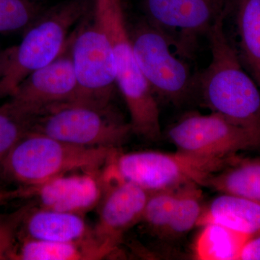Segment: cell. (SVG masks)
I'll return each mask as SVG.
<instances>
[{
    "label": "cell",
    "mask_w": 260,
    "mask_h": 260,
    "mask_svg": "<svg viewBox=\"0 0 260 260\" xmlns=\"http://www.w3.org/2000/svg\"><path fill=\"white\" fill-rule=\"evenodd\" d=\"M13 259L15 260H93L104 259L112 251L95 237L80 242H47L20 239Z\"/></svg>",
    "instance_id": "obj_16"
},
{
    "label": "cell",
    "mask_w": 260,
    "mask_h": 260,
    "mask_svg": "<svg viewBox=\"0 0 260 260\" xmlns=\"http://www.w3.org/2000/svg\"><path fill=\"white\" fill-rule=\"evenodd\" d=\"M87 5L70 1L41 15L10 55L0 76V99L10 97L27 77L55 60L68 45L72 27L86 13Z\"/></svg>",
    "instance_id": "obj_4"
},
{
    "label": "cell",
    "mask_w": 260,
    "mask_h": 260,
    "mask_svg": "<svg viewBox=\"0 0 260 260\" xmlns=\"http://www.w3.org/2000/svg\"><path fill=\"white\" fill-rule=\"evenodd\" d=\"M137 61L154 94L175 105L182 104L196 88L188 65L178 58L175 42L155 25H145L131 39Z\"/></svg>",
    "instance_id": "obj_7"
},
{
    "label": "cell",
    "mask_w": 260,
    "mask_h": 260,
    "mask_svg": "<svg viewBox=\"0 0 260 260\" xmlns=\"http://www.w3.org/2000/svg\"><path fill=\"white\" fill-rule=\"evenodd\" d=\"M109 106L77 101L56 104L34 119L30 131L78 146L118 149L133 133Z\"/></svg>",
    "instance_id": "obj_6"
},
{
    "label": "cell",
    "mask_w": 260,
    "mask_h": 260,
    "mask_svg": "<svg viewBox=\"0 0 260 260\" xmlns=\"http://www.w3.org/2000/svg\"><path fill=\"white\" fill-rule=\"evenodd\" d=\"M80 214L46 209L32 205L24 219L20 239L47 242H80L92 237L90 229Z\"/></svg>",
    "instance_id": "obj_14"
},
{
    "label": "cell",
    "mask_w": 260,
    "mask_h": 260,
    "mask_svg": "<svg viewBox=\"0 0 260 260\" xmlns=\"http://www.w3.org/2000/svg\"><path fill=\"white\" fill-rule=\"evenodd\" d=\"M103 169L68 173L42 184L11 191V198H31L39 208L85 215L96 208L104 192Z\"/></svg>",
    "instance_id": "obj_12"
},
{
    "label": "cell",
    "mask_w": 260,
    "mask_h": 260,
    "mask_svg": "<svg viewBox=\"0 0 260 260\" xmlns=\"http://www.w3.org/2000/svg\"><path fill=\"white\" fill-rule=\"evenodd\" d=\"M225 14L207 32L211 61L195 78V88L211 112L260 137V92L228 40L223 30Z\"/></svg>",
    "instance_id": "obj_1"
},
{
    "label": "cell",
    "mask_w": 260,
    "mask_h": 260,
    "mask_svg": "<svg viewBox=\"0 0 260 260\" xmlns=\"http://www.w3.org/2000/svg\"><path fill=\"white\" fill-rule=\"evenodd\" d=\"M217 223L253 237L260 235V203L221 194L203 207L197 226Z\"/></svg>",
    "instance_id": "obj_15"
},
{
    "label": "cell",
    "mask_w": 260,
    "mask_h": 260,
    "mask_svg": "<svg viewBox=\"0 0 260 260\" xmlns=\"http://www.w3.org/2000/svg\"><path fill=\"white\" fill-rule=\"evenodd\" d=\"M32 205L29 203L13 213L0 215V260L13 259L22 224Z\"/></svg>",
    "instance_id": "obj_24"
},
{
    "label": "cell",
    "mask_w": 260,
    "mask_h": 260,
    "mask_svg": "<svg viewBox=\"0 0 260 260\" xmlns=\"http://www.w3.org/2000/svg\"><path fill=\"white\" fill-rule=\"evenodd\" d=\"M77 82V102L110 105L116 83V62L110 39L93 18L73 34L70 43Z\"/></svg>",
    "instance_id": "obj_8"
},
{
    "label": "cell",
    "mask_w": 260,
    "mask_h": 260,
    "mask_svg": "<svg viewBox=\"0 0 260 260\" xmlns=\"http://www.w3.org/2000/svg\"><path fill=\"white\" fill-rule=\"evenodd\" d=\"M237 260H260V235L249 238L246 241Z\"/></svg>",
    "instance_id": "obj_25"
},
{
    "label": "cell",
    "mask_w": 260,
    "mask_h": 260,
    "mask_svg": "<svg viewBox=\"0 0 260 260\" xmlns=\"http://www.w3.org/2000/svg\"><path fill=\"white\" fill-rule=\"evenodd\" d=\"M40 16L41 6L34 0H0V34L28 28Z\"/></svg>",
    "instance_id": "obj_22"
},
{
    "label": "cell",
    "mask_w": 260,
    "mask_h": 260,
    "mask_svg": "<svg viewBox=\"0 0 260 260\" xmlns=\"http://www.w3.org/2000/svg\"><path fill=\"white\" fill-rule=\"evenodd\" d=\"M93 18L112 42L116 83L130 116L132 133L150 141L161 138L156 99L135 57L121 0H95Z\"/></svg>",
    "instance_id": "obj_2"
},
{
    "label": "cell",
    "mask_w": 260,
    "mask_h": 260,
    "mask_svg": "<svg viewBox=\"0 0 260 260\" xmlns=\"http://www.w3.org/2000/svg\"><path fill=\"white\" fill-rule=\"evenodd\" d=\"M104 189L99 207L95 237L112 251L126 232L142 221L150 193L118 177L110 164L103 170Z\"/></svg>",
    "instance_id": "obj_10"
},
{
    "label": "cell",
    "mask_w": 260,
    "mask_h": 260,
    "mask_svg": "<svg viewBox=\"0 0 260 260\" xmlns=\"http://www.w3.org/2000/svg\"><path fill=\"white\" fill-rule=\"evenodd\" d=\"M195 244L199 259L237 260L241 249L251 238L217 223L203 225Z\"/></svg>",
    "instance_id": "obj_18"
},
{
    "label": "cell",
    "mask_w": 260,
    "mask_h": 260,
    "mask_svg": "<svg viewBox=\"0 0 260 260\" xmlns=\"http://www.w3.org/2000/svg\"><path fill=\"white\" fill-rule=\"evenodd\" d=\"M237 25L243 59L260 85V0H239Z\"/></svg>",
    "instance_id": "obj_19"
},
{
    "label": "cell",
    "mask_w": 260,
    "mask_h": 260,
    "mask_svg": "<svg viewBox=\"0 0 260 260\" xmlns=\"http://www.w3.org/2000/svg\"><path fill=\"white\" fill-rule=\"evenodd\" d=\"M202 186L260 203V158L237 157L230 165L205 179Z\"/></svg>",
    "instance_id": "obj_17"
},
{
    "label": "cell",
    "mask_w": 260,
    "mask_h": 260,
    "mask_svg": "<svg viewBox=\"0 0 260 260\" xmlns=\"http://www.w3.org/2000/svg\"><path fill=\"white\" fill-rule=\"evenodd\" d=\"M10 49H6V50L0 51V76L3 74V70L5 68V65L8 61V57L10 55Z\"/></svg>",
    "instance_id": "obj_26"
},
{
    "label": "cell",
    "mask_w": 260,
    "mask_h": 260,
    "mask_svg": "<svg viewBox=\"0 0 260 260\" xmlns=\"http://www.w3.org/2000/svg\"><path fill=\"white\" fill-rule=\"evenodd\" d=\"M118 149L78 146L30 131L0 162V172L21 186L39 185L78 171H100Z\"/></svg>",
    "instance_id": "obj_3"
},
{
    "label": "cell",
    "mask_w": 260,
    "mask_h": 260,
    "mask_svg": "<svg viewBox=\"0 0 260 260\" xmlns=\"http://www.w3.org/2000/svg\"><path fill=\"white\" fill-rule=\"evenodd\" d=\"M70 39L64 50L50 64L27 77L8 102L32 121L48 108L76 100L78 82L73 68Z\"/></svg>",
    "instance_id": "obj_11"
},
{
    "label": "cell",
    "mask_w": 260,
    "mask_h": 260,
    "mask_svg": "<svg viewBox=\"0 0 260 260\" xmlns=\"http://www.w3.org/2000/svg\"><path fill=\"white\" fill-rule=\"evenodd\" d=\"M8 200H10V191L0 190V203L2 204Z\"/></svg>",
    "instance_id": "obj_27"
},
{
    "label": "cell",
    "mask_w": 260,
    "mask_h": 260,
    "mask_svg": "<svg viewBox=\"0 0 260 260\" xmlns=\"http://www.w3.org/2000/svg\"><path fill=\"white\" fill-rule=\"evenodd\" d=\"M146 6L154 25L179 34L186 52L191 39L207 34L227 13L228 0H146Z\"/></svg>",
    "instance_id": "obj_13"
},
{
    "label": "cell",
    "mask_w": 260,
    "mask_h": 260,
    "mask_svg": "<svg viewBox=\"0 0 260 260\" xmlns=\"http://www.w3.org/2000/svg\"><path fill=\"white\" fill-rule=\"evenodd\" d=\"M237 157L203 156L179 150L176 153L118 151L109 164L118 177L150 194L189 183L202 186L205 179L230 165Z\"/></svg>",
    "instance_id": "obj_5"
},
{
    "label": "cell",
    "mask_w": 260,
    "mask_h": 260,
    "mask_svg": "<svg viewBox=\"0 0 260 260\" xmlns=\"http://www.w3.org/2000/svg\"><path fill=\"white\" fill-rule=\"evenodd\" d=\"M32 120L9 102L0 106V162L19 140L30 131Z\"/></svg>",
    "instance_id": "obj_23"
},
{
    "label": "cell",
    "mask_w": 260,
    "mask_h": 260,
    "mask_svg": "<svg viewBox=\"0 0 260 260\" xmlns=\"http://www.w3.org/2000/svg\"><path fill=\"white\" fill-rule=\"evenodd\" d=\"M199 186L195 183L181 186L177 204L160 238L168 240L179 239L197 226L203 209Z\"/></svg>",
    "instance_id": "obj_20"
},
{
    "label": "cell",
    "mask_w": 260,
    "mask_h": 260,
    "mask_svg": "<svg viewBox=\"0 0 260 260\" xmlns=\"http://www.w3.org/2000/svg\"><path fill=\"white\" fill-rule=\"evenodd\" d=\"M180 187L157 191L149 195L142 221L159 237L170 220Z\"/></svg>",
    "instance_id": "obj_21"
},
{
    "label": "cell",
    "mask_w": 260,
    "mask_h": 260,
    "mask_svg": "<svg viewBox=\"0 0 260 260\" xmlns=\"http://www.w3.org/2000/svg\"><path fill=\"white\" fill-rule=\"evenodd\" d=\"M0 204H1V203H0Z\"/></svg>",
    "instance_id": "obj_28"
},
{
    "label": "cell",
    "mask_w": 260,
    "mask_h": 260,
    "mask_svg": "<svg viewBox=\"0 0 260 260\" xmlns=\"http://www.w3.org/2000/svg\"><path fill=\"white\" fill-rule=\"evenodd\" d=\"M179 151L203 156L226 157L260 148V137L227 120L218 113L188 114L167 132Z\"/></svg>",
    "instance_id": "obj_9"
}]
</instances>
